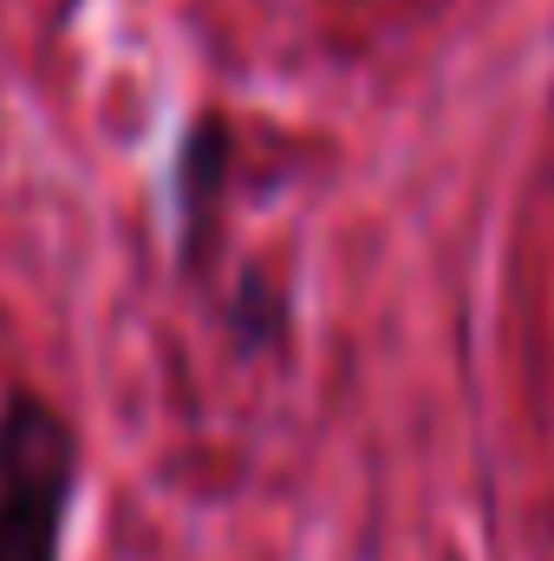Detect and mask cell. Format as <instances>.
I'll list each match as a JSON object with an SVG mask.
<instances>
[{"instance_id":"1","label":"cell","mask_w":554,"mask_h":561,"mask_svg":"<svg viewBox=\"0 0 554 561\" xmlns=\"http://www.w3.org/2000/svg\"><path fill=\"white\" fill-rule=\"evenodd\" d=\"M79 503V431L33 386L0 399V561H59Z\"/></svg>"},{"instance_id":"2","label":"cell","mask_w":554,"mask_h":561,"mask_svg":"<svg viewBox=\"0 0 554 561\" xmlns=\"http://www.w3.org/2000/svg\"><path fill=\"white\" fill-rule=\"evenodd\" d=\"M229 170H235V131H229L222 112H203L176 144V255H183L189 275L209 262Z\"/></svg>"},{"instance_id":"3","label":"cell","mask_w":554,"mask_h":561,"mask_svg":"<svg viewBox=\"0 0 554 561\" xmlns=\"http://www.w3.org/2000/svg\"><path fill=\"white\" fill-rule=\"evenodd\" d=\"M229 333H235V353H268V346H280V333H287V294L262 268H249V275L235 280Z\"/></svg>"}]
</instances>
